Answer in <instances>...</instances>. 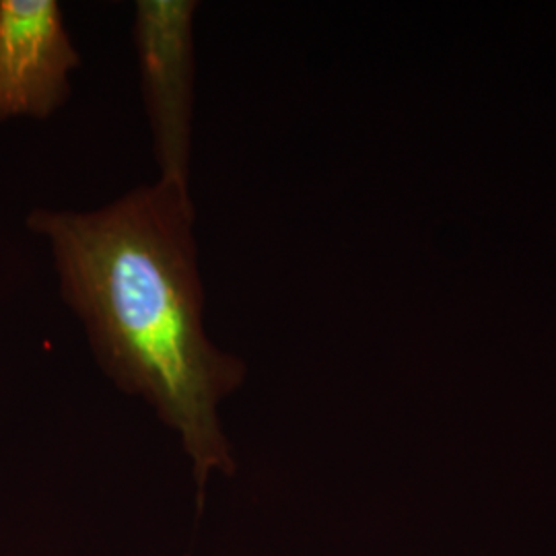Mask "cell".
<instances>
[{
	"label": "cell",
	"mask_w": 556,
	"mask_h": 556,
	"mask_svg": "<svg viewBox=\"0 0 556 556\" xmlns=\"http://www.w3.org/2000/svg\"><path fill=\"white\" fill-rule=\"evenodd\" d=\"M194 0H139L135 46L160 181L190 192L194 116Z\"/></svg>",
	"instance_id": "cell-2"
},
{
	"label": "cell",
	"mask_w": 556,
	"mask_h": 556,
	"mask_svg": "<svg viewBox=\"0 0 556 556\" xmlns=\"http://www.w3.org/2000/svg\"><path fill=\"white\" fill-rule=\"evenodd\" d=\"M79 64L56 0H0V119L52 116Z\"/></svg>",
	"instance_id": "cell-3"
},
{
	"label": "cell",
	"mask_w": 556,
	"mask_h": 556,
	"mask_svg": "<svg viewBox=\"0 0 556 556\" xmlns=\"http://www.w3.org/2000/svg\"><path fill=\"white\" fill-rule=\"evenodd\" d=\"M27 227L50 241L103 374L178 433L200 495L213 475H233L219 406L245 365L204 330L190 192L157 179L89 213L38 208Z\"/></svg>",
	"instance_id": "cell-1"
}]
</instances>
